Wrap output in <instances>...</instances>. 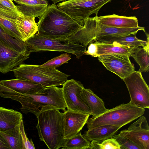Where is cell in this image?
Masks as SVG:
<instances>
[{
  "label": "cell",
  "instance_id": "obj_2",
  "mask_svg": "<svg viewBox=\"0 0 149 149\" xmlns=\"http://www.w3.org/2000/svg\"><path fill=\"white\" fill-rule=\"evenodd\" d=\"M37 24V34L63 42L82 28L84 21L73 18L53 3L48 5Z\"/></svg>",
  "mask_w": 149,
  "mask_h": 149
},
{
  "label": "cell",
  "instance_id": "obj_27",
  "mask_svg": "<svg viewBox=\"0 0 149 149\" xmlns=\"http://www.w3.org/2000/svg\"><path fill=\"white\" fill-rule=\"evenodd\" d=\"M90 141L80 133L67 139L62 149H89Z\"/></svg>",
  "mask_w": 149,
  "mask_h": 149
},
{
  "label": "cell",
  "instance_id": "obj_9",
  "mask_svg": "<svg viewBox=\"0 0 149 149\" xmlns=\"http://www.w3.org/2000/svg\"><path fill=\"white\" fill-rule=\"evenodd\" d=\"M123 80L130 95L129 102L139 108L149 109V87L143 78L141 72L135 71Z\"/></svg>",
  "mask_w": 149,
  "mask_h": 149
},
{
  "label": "cell",
  "instance_id": "obj_23",
  "mask_svg": "<svg viewBox=\"0 0 149 149\" xmlns=\"http://www.w3.org/2000/svg\"><path fill=\"white\" fill-rule=\"evenodd\" d=\"M147 39L145 45L135 48L130 55L140 66L138 71L142 72H148L149 70V35H146Z\"/></svg>",
  "mask_w": 149,
  "mask_h": 149
},
{
  "label": "cell",
  "instance_id": "obj_30",
  "mask_svg": "<svg viewBox=\"0 0 149 149\" xmlns=\"http://www.w3.org/2000/svg\"><path fill=\"white\" fill-rule=\"evenodd\" d=\"M71 59V55L69 53H63L54 57L41 65L45 67L56 68L64 63H67Z\"/></svg>",
  "mask_w": 149,
  "mask_h": 149
},
{
  "label": "cell",
  "instance_id": "obj_17",
  "mask_svg": "<svg viewBox=\"0 0 149 149\" xmlns=\"http://www.w3.org/2000/svg\"><path fill=\"white\" fill-rule=\"evenodd\" d=\"M95 17L98 22L106 26L121 28L139 27L138 19L135 16H120L113 14Z\"/></svg>",
  "mask_w": 149,
  "mask_h": 149
},
{
  "label": "cell",
  "instance_id": "obj_5",
  "mask_svg": "<svg viewBox=\"0 0 149 149\" xmlns=\"http://www.w3.org/2000/svg\"><path fill=\"white\" fill-rule=\"evenodd\" d=\"M12 71L17 79L31 81L45 87L62 85L69 76L55 68L23 63Z\"/></svg>",
  "mask_w": 149,
  "mask_h": 149
},
{
  "label": "cell",
  "instance_id": "obj_18",
  "mask_svg": "<svg viewBox=\"0 0 149 149\" xmlns=\"http://www.w3.org/2000/svg\"><path fill=\"white\" fill-rule=\"evenodd\" d=\"M136 34L132 33L99 37L96 38L94 41H98L103 43L134 47L144 46L146 41L137 38L136 36Z\"/></svg>",
  "mask_w": 149,
  "mask_h": 149
},
{
  "label": "cell",
  "instance_id": "obj_22",
  "mask_svg": "<svg viewBox=\"0 0 149 149\" xmlns=\"http://www.w3.org/2000/svg\"><path fill=\"white\" fill-rule=\"evenodd\" d=\"M22 119V115L20 112L0 107V131L13 128L19 124Z\"/></svg>",
  "mask_w": 149,
  "mask_h": 149
},
{
  "label": "cell",
  "instance_id": "obj_25",
  "mask_svg": "<svg viewBox=\"0 0 149 149\" xmlns=\"http://www.w3.org/2000/svg\"><path fill=\"white\" fill-rule=\"evenodd\" d=\"M11 149H23V144L19 124L10 130L0 131Z\"/></svg>",
  "mask_w": 149,
  "mask_h": 149
},
{
  "label": "cell",
  "instance_id": "obj_34",
  "mask_svg": "<svg viewBox=\"0 0 149 149\" xmlns=\"http://www.w3.org/2000/svg\"><path fill=\"white\" fill-rule=\"evenodd\" d=\"M87 50L85 52L84 54L91 56L93 57H97V47L94 42L89 44Z\"/></svg>",
  "mask_w": 149,
  "mask_h": 149
},
{
  "label": "cell",
  "instance_id": "obj_20",
  "mask_svg": "<svg viewBox=\"0 0 149 149\" xmlns=\"http://www.w3.org/2000/svg\"><path fill=\"white\" fill-rule=\"evenodd\" d=\"M81 96L90 109L91 115H92V117H97L108 110L105 107L102 100L91 90L84 88L81 93Z\"/></svg>",
  "mask_w": 149,
  "mask_h": 149
},
{
  "label": "cell",
  "instance_id": "obj_11",
  "mask_svg": "<svg viewBox=\"0 0 149 149\" xmlns=\"http://www.w3.org/2000/svg\"><path fill=\"white\" fill-rule=\"evenodd\" d=\"M130 54H109L98 57L99 61L106 69L122 79L135 70L130 59Z\"/></svg>",
  "mask_w": 149,
  "mask_h": 149
},
{
  "label": "cell",
  "instance_id": "obj_15",
  "mask_svg": "<svg viewBox=\"0 0 149 149\" xmlns=\"http://www.w3.org/2000/svg\"><path fill=\"white\" fill-rule=\"evenodd\" d=\"M30 53H21L10 48L0 40V72L6 74L23 63Z\"/></svg>",
  "mask_w": 149,
  "mask_h": 149
},
{
  "label": "cell",
  "instance_id": "obj_3",
  "mask_svg": "<svg viewBox=\"0 0 149 149\" xmlns=\"http://www.w3.org/2000/svg\"><path fill=\"white\" fill-rule=\"evenodd\" d=\"M36 127L39 139L49 149L63 147L67 139L62 136L63 113L54 109L40 112L36 116Z\"/></svg>",
  "mask_w": 149,
  "mask_h": 149
},
{
  "label": "cell",
  "instance_id": "obj_6",
  "mask_svg": "<svg viewBox=\"0 0 149 149\" xmlns=\"http://www.w3.org/2000/svg\"><path fill=\"white\" fill-rule=\"evenodd\" d=\"M145 110L130 102L123 103L108 109L97 117L88 118L87 127L89 129L104 125L121 127L142 116Z\"/></svg>",
  "mask_w": 149,
  "mask_h": 149
},
{
  "label": "cell",
  "instance_id": "obj_21",
  "mask_svg": "<svg viewBox=\"0 0 149 149\" xmlns=\"http://www.w3.org/2000/svg\"><path fill=\"white\" fill-rule=\"evenodd\" d=\"M121 127L111 125H104L86 131L83 135L88 141H100L112 137Z\"/></svg>",
  "mask_w": 149,
  "mask_h": 149
},
{
  "label": "cell",
  "instance_id": "obj_26",
  "mask_svg": "<svg viewBox=\"0 0 149 149\" xmlns=\"http://www.w3.org/2000/svg\"><path fill=\"white\" fill-rule=\"evenodd\" d=\"M0 40L7 46L19 52L25 53L28 52L25 42L12 37L0 26Z\"/></svg>",
  "mask_w": 149,
  "mask_h": 149
},
{
  "label": "cell",
  "instance_id": "obj_4",
  "mask_svg": "<svg viewBox=\"0 0 149 149\" xmlns=\"http://www.w3.org/2000/svg\"><path fill=\"white\" fill-rule=\"evenodd\" d=\"M140 30L145 32L144 27L121 28L106 26L98 22L95 16L88 17L84 20L82 28L68 38L70 43L82 45L87 47L97 37L106 36L127 35L136 33Z\"/></svg>",
  "mask_w": 149,
  "mask_h": 149
},
{
  "label": "cell",
  "instance_id": "obj_8",
  "mask_svg": "<svg viewBox=\"0 0 149 149\" xmlns=\"http://www.w3.org/2000/svg\"><path fill=\"white\" fill-rule=\"evenodd\" d=\"M112 0H68L58 3L57 8L75 19L84 20L92 14L97 16L101 8Z\"/></svg>",
  "mask_w": 149,
  "mask_h": 149
},
{
  "label": "cell",
  "instance_id": "obj_7",
  "mask_svg": "<svg viewBox=\"0 0 149 149\" xmlns=\"http://www.w3.org/2000/svg\"><path fill=\"white\" fill-rule=\"evenodd\" d=\"M29 53L45 51L65 52L75 55L79 58L86 50L82 45L69 43L46 38L35 34L25 42Z\"/></svg>",
  "mask_w": 149,
  "mask_h": 149
},
{
  "label": "cell",
  "instance_id": "obj_29",
  "mask_svg": "<svg viewBox=\"0 0 149 149\" xmlns=\"http://www.w3.org/2000/svg\"><path fill=\"white\" fill-rule=\"evenodd\" d=\"M0 26L5 31L12 37L17 39L22 40L19 33L13 24L8 19L0 13Z\"/></svg>",
  "mask_w": 149,
  "mask_h": 149
},
{
  "label": "cell",
  "instance_id": "obj_28",
  "mask_svg": "<svg viewBox=\"0 0 149 149\" xmlns=\"http://www.w3.org/2000/svg\"><path fill=\"white\" fill-rule=\"evenodd\" d=\"M91 141L90 144V149H120L119 143L113 137L102 141Z\"/></svg>",
  "mask_w": 149,
  "mask_h": 149
},
{
  "label": "cell",
  "instance_id": "obj_16",
  "mask_svg": "<svg viewBox=\"0 0 149 149\" xmlns=\"http://www.w3.org/2000/svg\"><path fill=\"white\" fill-rule=\"evenodd\" d=\"M17 5V10L24 15L33 17H40L48 5L47 0H12Z\"/></svg>",
  "mask_w": 149,
  "mask_h": 149
},
{
  "label": "cell",
  "instance_id": "obj_12",
  "mask_svg": "<svg viewBox=\"0 0 149 149\" xmlns=\"http://www.w3.org/2000/svg\"><path fill=\"white\" fill-rule=\"evenodd\" d=\"M0 13L13 24L24 42L38 31L37 24L35 22V17L24 16L20 12L8 10L1 5Z\"/></svg>",
  "mask_w": 149,
  "mask_h": 149
},
{
  "label": "cell",
  "instance_id": "obj_13",
  "mask_svg": "<svg viewBox=\"0 0 149 149\" xmlns=\"http://www.w3.org/2000/svg\"><path fill=\"white\" fill-rule=\"evenodd\" d=\"M119 134L130 139L140 149H149V127L145 116H141L127 129L121 131Z\"/></svg>",
  "mask_w": 149,
  "mask_h": 149
},
{
  "label": "cell",
  "instance_id": "obj_14",
  "mask_svg": "<svg viewBox=\"0 0 149 149\" xmlns=\"http://www.w3.org/2000/svg\"><path fill=\"white\" fill-rule=\"evenodd\" d=\"M90 115L68 110L63 113L62 136L67 139L79 133Z\"/></svg>",
  "mask_w": 149,
  "mask_h": 149
},
{
  "label": "cell",
  "instance_id": "obj_31",
  "mask_svg": "<svg viewBox=\"0 0 149 149\" xmlns=\"http://www.w3.org/2000/svg\"><path fill=\"white\" fill-rule=\"evenodd\" d=\"M113 137L119 143L120 149H140L130 139L119 134L114 135Z\"/></svg>",
  "mask_w": 149,
  "mask_h": 149
},
{
  "label": "cell",
  "instance_id": "obj_10",
  "mask_svg": "<svg viewBox=\"0 0 149 149\" xmlns=\"http://www.w3.org/2000/svg\"><path fill=\"white\" fill-rule=\"evenodd\" d=\"M62 86L63 96L67 109L91 115L90 109L81 96L84 88L83 85L79 81L72 79L67 80Z\"/></svg>",
  "mask_w": 149,
  "mask_h": 149
},
{
  "label": "cell",
  "instance_id": "obj_36",
  "mask_svg": "<svg viewBox=\"0 0 149 149\" xmlns=\"http://www.w3.org/2000/svg\"><path fill=\"white\" fill-rule=\"evenodd\" d=\"M54 3H56L58 2H60L62 1H65L66 0H51Z\"/></svg>",
  "mask_w": 149,
  "mask_h": 149
},
{
  "label": "cell",
  "instance_id": "obj_19",
  "mask_svg": "<svg viewBox=\"0 0 149 149\" xmlns=\"http://www.w3.org/2000/svg\"><path fill=\"white\" fill-rule=\"evenodd\" d=\"M0 83L18 93L22 94H33L39 92L45 87L35 83L16 79L1 80Z\"/></svg>",
  "mask_w": 149,
  "mask_h": 149
},
{
  "label": "cell",
  "instance_id": "obj_35",
  "mask_svg": "<svg viewBox=\"0 0 149 149\" xmlns=\"http://www.w3.org/2000/svg\"><path fill=\"white\" fill-rule=\"evenodd\" d=\"M0 149H11L7 141L0 133Z\"/></svg>",
  "mask_w": 149,
  "mask_h": 149
},
{
  "label": "cell",
  "instance_id": "obj_1",
  "mask_svg": "<svg viewBox=\"0 0 149 149\" xmlns=\"http://www.w3.org/2000/svg\"><path fill=\"white\" fill-rule=\"evenodd\" d=\"M0 97L18 102L22 105L20 109L23 113H32L36 116L40 112L52 109L64 112L67 108L62 88L56 86L45 87L35 94H22L0 83Z\"/></svg>",
  "mask_w": 149,
  "mask_h": 149
},
{
  "label": "cell",
  "instance_id": "obj_32",
  "mask_svg": "<svg viewBox=\"0 0 149 149\" xmlns=\"http://www.w3.org/2000/svg\"><path fill=\"white\" fill-rule=\"evenodd\" d=\"M19 127L22 136L23 144V149H35V148L32 139L29 140L26 134L23 119L19 123Z\"/></svg>",
  "mask_w": 149,
  "mask_h": 149
},
{
  "label": "cell",
  "instance_id": "obj_33",
  "mask_svg": "<svg viewBox=\"0 0 149 149\" xmlns=\"http://www.w3.org/2000/svg\"><path fill=\"white\" fill-rule=\"evenodd\" d=\"M0 4L8 10L20 12L12 0H0Z\"/></svg>",
  "mask_w": 149,
  "mask_h": 149
},
{
  "label": "cell",
  "instance_id": "obj_24",
  "mask_svg": "<svg viewBox=\"0 0 149 149\" xmlns=\"http://www.w3.org/2000/svg\"><path fill=\"white\" fill-rule=\"evenodd\" d=\"M94 43L97 47V57L101 55L109 54H130L136 48L103 43L98 41Z\"/></svg>",
  "mask_w": 149,
  "mask_h": 149
}]
</instances>
